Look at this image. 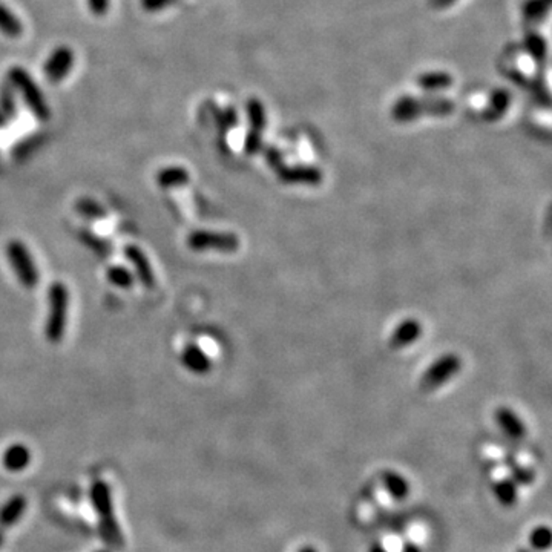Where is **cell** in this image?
<instances>
[{"instance_id":"cell-1","label":"cell","mask_w":552,"mask_h":552,"mask_svg":"<svg viewBox=\"0 0 552 552\" xmlns=\"http://www.w3.org/2000/svg\"><path fill=\"white\" fill-rule=\"evenodd\" d=\"M67 310H70V290L55 281L48 288V316L45 323V336L50 342H60L67 325Z\"/></svg>"},{"instance_id":"cell-2","label":"cell","mask_w":552,"mask_h":552,"mask_svg":"<svg viewBox=\"0 0 552 552\" xmlns=\"http://www.w3.org/2000/svg\"><path fill=\"white\" fill-rule=\"evenodd\" d=\"M6 258L13 267V272L16 274L18 283H21L25 288L33 290L38 286L40 274H38L34 258L25 243H22L21 239L8 241Z\"/></svg>"},{"instance_id":"cell-3","label":"cell","mask_w":552,"mask_h":552,"mask_svg":"<svg viewBox=\"0 0 552 552\" xmlns=\"http://www.w3.org/2000/svg\"><path fill=\"white\" fill-rule=\"evenodd\" d=\"M188 246L193 251H221V254H235L239 249V238L232 232L193 230L188 237Z\"/></svg>"},{"instance_id":"cell-4","label":"cell","mask_w":552,"mask_h":552,"mask_svg":"<svg viewBox=\"0 0 552 552\" xmlns=\"http://www.w3.org/2000/svg\"><path fill=\"white\" fill-rule=\"evenodd\" d=\"M462 370V359L454 353H447L435 359L421 377V390L434 391L447 384Z\"/></svg>"},{"instance_id":"cell-5","label":"cell","mask_w":552,"mask_h":552,"mask_svg":"<svg viewBox=\"0 0 552 552\" xmlns=\"http://www.w3.org/2000/svg\"><path fill=\"white\" fill-rule=\"evenodd\" d=\"M8 79L16 90L21 91L23 100L30 106V109L34 112V115H37V117L42 120L50 117V108H48V104L43 99V94L37 88L30 74L22 70V67H13V70H9L8 72Z\"/></svg>"},{"instance_id":"cell-6","label":"cell","mask_w":552,"mask_h":552,"mask_svg":"<svg viewBox=\"0 0 552 552\" xmlns=\"http://www.w3.org/2000/svg\"><path fill=\"white\" fill-rule=\"evenodd\" d=\"M74 65V53L67 46H60L51 54L45 63V75L48 80L60 82L71 71Z\"/></svg>"},{"instance_id":"cell-7","label":"cell","mask_w":552,"mask_h":552,"mask_svg":"<svg viewBox=\"0 0 552 552\" xmlns=\"http://www.w3.org/2000/svg\"><path fill=\"white\" fill-rule=\"evenodd\" d=\"M422 333L423 328L418 319L408 318L394 328V332L389 337V345L393 350H402V348L410 347L416 341H419Z\"/></svg>"},{"instance_id":"cell-8","label":"cell","mask_w":552,"mask_h":552,"mask_svg":"<svg viewBox=\"0 0 552 552\" xmlns=\"http://www.w3.org/2000/svg\"><path fill=\"white\" fill-rule=\"evenodd\" d=\"M124 255H126V258H128L129 263L132 264V267L135 270V275H137L140 283L146 288H153L155 287V274H153V269L149 263V258L146 256V254H144V251L139 246L129 244V246H126V249H124Z\"/></svg>"},{"instance_id":"cell-9","label":"cell","mask_w":552,"mask_h":552,"mask_svg":"<svg viewBox=\"0 0 552 552\" xmlns=\"http://www.w3.org/2000/svg\"><path fill=\"white\" fill-rule=\"evenodd\" d=\"M278 178L286 184H307L318 186L323 181V172L313 166H281Z\"/></svg>"},{"instance_id":"cell-10","label":"cell","mask_w":552,"mask_h":552,"mask_svg":"<svg viewBox=\"0 0 552 552\" xmlns=\"http://www.w3.org/2000/svg\"><path fill=\"white\" fill-rule=\"evenodd\" d=\"M180 359L188 372L198 376L207 374L212 368V361L207 353L195 344H188L184 347Z\"/></svg>"},{"instance_id":"cell-11","label":"cell","mask_w":552,"mask_h":552,"mask_svg":"<svg viewBox=\"0 0 552 552\" xmlns=\"http://www.w3.org/2000/svg\"><path fill=\"white\" fill-rule=\"evenodd\" d=\"M90 499L92 508L95 509L97 516H112L114 514V503H112V492L111 488L103 480H95L90 488Z\"/></svg>"},{"instance_id":"cell-12","label":"cell","mask_w":552,"mask_h":552,"mask_svg":"<svg viewBox=\"0 0 552 552\" xmlns=\"http://www.w3.org/2000/svg\"><path fill=\"white\" fill-rule=\"evenodd\" d=\"M494 419L503 433H507L512 439H523L526 435V427L519 416L508 406H500L494 413Z\"/></svg>"},{"instance_id":"cell-13","label":"cell","mask_w":552,"mask_h":552,"mask_svg":"<svg viewBox=\"0 0 552 552\" xmlns=\"http://www.w3.org/2000/svg\"><path fill=\"white\" fill-rule=\"evenodd\" d=\"M26 507L28 502L22 494H14L4 505H0V529L14 526L23 517Z\"/></svg>"},{"instance_id":"cell-14","label":"cell","mask_w":552,"mask_h":552,"mask_svg":"<svg viewBox=\"0 0 552 552\" xmlns=\"http://www.w3.org/2000/svg\"><path fill=\"white\" fill-rule=\"evenodd\" d=\"M99 534L103 543L108 548L114 551H120L124 548V536L119 526L117 519H115V514L99 517Z\"/></svg>"},{"instance_id":"cell-15","label":"cell","mask_w":552,"mask_h":552,"mask_svg":"<svg viewBox=\"0 0 552 552\" xmlns=\"http://www.w3.org/2000/svg\"><path fill=\"white\" fill-rule=\"evenodd\" d=\"M31 462V451L26 445L14 443L11 447H8L4 453L2 463L5 470L11 472H21L23 471Z\"/></svg>"},{"instance_id":"cell-16","label":"cell","mask_w":552,"mask_h":552,"mask_svg":"<svg viewBox=\"0 0 552 552\" xmlns=\"http://www.w3.org/2000/svg\"><path fill=\"white\" fill-rule=\"evenodd\" d=\"M381 479L385 491L389 492L394 500H404L410 496V483L398 471L385 470Z\"/></svg>"},{"instance_id":"cell-17","label":"cell","mask_w":552,"mask_h":552,"mask_svg":"<svg viewBox=\"0 0 552 552\" xmlns=\"http://www.w3.org/2000/svg\"><path fill=\"white\" fill-rule=\"evenodd\" d=\"M190 175L188 169L180 166H168L157 173V184L163 189L183 188L189 183Z\"/></svg>"},{"instance_id":"cell-18","label":"cell","mask_w":552,"mask_h":552,"mask_svg":"<svg viewBox=\"0 0 552 552\" xmlns=\"http://www.w3.org/2000/svg\"><path fill=\"white\" fill-rule=\"evenodd\" d=\"M503 463H505V467L509 472V477L514 480L517 485L529 487L536 482V471L526 467V465L520 463L514 456H505Z\"/></svg>"},{"instance_id":"cell-19","label":"cell","mask_w":552,"mask_h":552,"mask_svg":"<svg viewBox=\"0 0 552 552\" xmlns=\"http://www.w3.org/2000/svg\"><path fill=\"white\" fill-rule=\"evenodd\" d=\"M494 496L503 508H512L517 503V483L511 477H503L494 483Z\"/></svg>"},{"instance_id":"cell-20","label":"cell","mask_w":552,"mask_h":552,"mask_svg":"<svg viewBox=\"0 0 552 552\" xmlns=\"http://www.w3.org/2000/svg\"><path fill=\"white\" fill-rule=\"evenodd\" d=\"M0 31L9 37H17L23 31V26L18 21V17L2 4H0Z\"/></svg>"},{"instance_id":"cell-21","label":"cell","mask_w":552,"mask_h":552,"mask_svg":"<svg viewBox=\"0 0 552 552\" xmlns=\"http://www.w3.org/2000/svg\"><path fill=\"white\" fill-rule=\"evenodd\" d=\"M106 278H108L111 284H114L115 287H119V288L128 290L134 286V275L129 272L128 269H124L121 266L109 267L108 272H106Z\"/></svg>"},{"instance_id":"cell-22","label":"cell","mask_w":552,"mask_h":552,"mask_svg":"<svg viewBox=\"0 0 552 552\" xmlns=\"http://www.w3.org/2000/svg\"><path fill=\"white\" fill-rule=\"evenodd\" d=\"M75 210L88 220H100L106 217V210L92 198H82L77 201Z\"/></svg>"},{"instance_id":"cell-23","label":"cell","mask_w":552,"mask_h":552,"mask_svg":"<svg viewBox=\"0 0 552 552\" xmlns=\"http://www.w3.org/2000/svg\"><path fill=\"white\" fill-rule=\"evenodd\" d=\"M529 543L539 552L548 551L552 543L551 529L548 526H537L536 529H532L529 534Z\"/></svg>"},{"instance_id":"cell-24","label":"cell","mask_w":552,"mask_h":552,"mask_svg":"<svg viewBox=\"0 0 552 552\" xmlns=\"http://www.w3.org/2000/svg\"><path fill=\"white\" fill-rule=\"evenodd\" d=\"M0 111L5 117H13L16 114V103L11 94V86H4L0 91Z\"/></svg>"},{"instance_id":"cell-25","label":"cell","mask_w":552,"mask_h":552,"mask_svg":"<svg viewBox=\"0 0 552 552\" xmlns=\"http://www.w3.org/2000/svg\"><path fill=\"white\" fill-rule=\"evenodd\" d=\"M261 148V137H259V132H250L247 135V139L244 141V151L251 155L258 152Z\"/></svg>"},{"instance_id":"cell-26","label":"cell","mask_w":552,"mask_h":552,"mask_svg":"<svg viewBox=\"0 0 552 552\" xmlns=\"http://www.w3.org/2000/svg\"><path fill=\"white\" fill-rule=\"evenodd\" d=\"M173 0H141V6L148 11H158V9L166 8Z\"/></svg>"},{"instance_id":"cell-27","label":"cell","mask_w":552,"mask_h":552,"mask_svg":"<svg viewBox=\"0 0 552 552\" xmlns=\"http://www.w3.org/2000/svg\"><path fill=\"white\" fill-rule=\"evenodd\" d=\"M88 4L95 16H103L109 8V0H88Z\"/></svg>"},{"instance_id":"cell-28","label":"cell","mask_w":552,"mask_h":552,"mask_svg":"<svg viewBox=\"0 0 552 552\" xmlns=\"http://www.w3.org/2000/svg\"><path fill=\"white\" fill-rule=\"evenodd\" d=\"M402 552H422V549L419 545L413 543V541H406L402 546Z\"/></svg>"},{"instance_id":"cell-29","label":"cell","mask_w":552,"mask_h":552,"mask_svg":"<svg viewBox=\"0 0 552 552\" xmlns=\"http://www.w3.org/2000/svg\"><path fill=\"white\" fill-rule=\"evenodd\" d=\"M370 552H389V551H386L382 545H376V546H373L372 548V551Z\"/></svg>"},{"instance_id":"cell-30","label":"cell","mask_w":552,"mask_h":552,"mask_svg":"<svg viewBox=\"0 0 552 552\" xmlns=\"http://www.w3.org/2000/svg\"><path fill=\"white\" fill-rule=\"evenodd\" d=\"M298 552H318L313 546H310V545H307V546H303L301 549H299Z\"/></svg>"},{"instance_id":"cell-31","label":"cell","mask_w":552,"mask_h":552,"mask_svg":"<svg viewBox=\"0 0 552 552\" xmlns=\"http://www.w3.org/2000/svg\"><path fill=\"white\" fill-rule=\"evenodd\" d=\"M5 121H6V117L2 114V111H0V128H2V126H5Z\"/></svg>"},{"instance_id":"cell-32","label":"cell","mask_w":552,"mask_h":552,"mask_svg":"<svg viewBox=\"0 0 552 552\" xmlns=\"http://www.w3.org/2000/svg\"><path fill=\"white\" fill-rule=\"evenodd\" d=\"M4 541H5V534H4V531L0 529V548L4 546Z\"/></svg>"},{"instance_id":"cell-33","label":"cell","mask_w":552,"mask_h":552,"mask_svg":"<svg viewBox=\"0 0 552 552\" xmlns=\"http://www.w3.org/2000/svg\"><path fill=\"white\" fill-rule=\"evenodd\" d=\"M517 552H531V551H528V549H525V548H520Z\"/></svg>"},{"instance_id":"cell-34","label":"cell","mask_w":552,"mask_h":552,"mask_svg":"<svg viewBox=\"0 0 552 552\" xmlns=\"http://www.w3.org/2000/svg\"><path fill=\"white\" fill-rule=\"evenodd\" d=\"M97 552H111V551H106V549H103V551H97Z\"/></svg>"}]
</instances>
